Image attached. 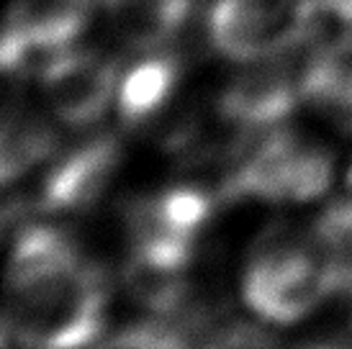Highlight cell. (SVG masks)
<instances>
[{
    "instance_id": "cell-1",
    "label": "cell",
    "mask_w": 352,
    "mask_h": 349,
    "mask_svg": "<svg viewBox=\"0 0 352 349\" xmlns=\"http://www.w3.org/2000/svg\"><path fill=\"white\" fill-rule=\"evenodd\" d=\"M103 275L65 232L26 226L8 262V331L23 349H82L106 321Z\"/></svg>"
},
{
    "instance_id": "cell-2",
    "label": "cell",
    "mask_w": 352,
    "mask_h": 349,
    "mask_svg": "<svg viewBox=\"0 0 352 349\" xmlns=\"http://www.w3.org/2000/svg\"><path fill=\"white\" fill-rule=\"evenodd\" d=\"M247 306L275 324H294L334 293V270L319 234L288 226L265 232L247 260Z\"/></svg>"
},
{
    "instance_id": "cell-3",
    "label": "cell",
    "mask_w": 352,
    "mask_h": 349,
    "mask_svg": "<svg viewBox=\"0 0 352 349\" xmlns=\"http://www.w3.org/2000/svg\"><path fill=\"white\" fill-rule=\"evenodd\" d=\"M306 0H216L208 13L214 47L229 59H267L303 39Z\"/></svg>"
},
{
    "instance_id": "cell-4",
    "label": "cell",
    "mask_w": 352,
    "mask_h": 349,
    "mask_svg": "<svg viewBox=\"0 0 352 349\" xmlns=\"http://www.w3.org/2000/svg\"><path fill=\"white\" fill-rule=\"evenodd\" d=\"M41 82L62 124L90 126L113 98L116 67L90 52H62L41 72Z\"/></svg>"
},
{
    "instance_id": "cell-5",
    "label": "cell",
    "mask_w": 352,
    "mask_h": 349,
    "mask_svg": "<svg viewBox=\"0 0 352 349\" xmlns=\"http://www.w3.org/2000/svg\"><path fill=\"white\" fill-rule=\"evenodd\" d=\"M118 157L113 136H98L72 149L41 180L36 208L44 214H80L90 208L111 183Z\"/></svg>"
},
{
    "instance_id": "cell-6",
    "label": "cell",
    "mask_w": 352,
    "mask_h": 349,
    "mask_svg": "<svg viewBox=\"0 0 352 349\" xmlns=\"http://www.w3.org/2000/svg\"><path fill=\"white\" fill-rule=\"evenodd\" d=\"M298 98H303L301 72L294 75L285 65L273 62L239 75L226 87L219 108L226 124L245 134H265L294 111Z\"/></svg>"
},
{
    "instance_id": "cell-7",
    "label": "cell",
    "mask_w": 352,
    "mask_h": 349,
    "mask_svg": "<svg viewBox=\"0 0 352 349\" xmlns=\"http://www.w3.org/2000/svg\"><path fill=\"white\" fill-rule=\"evenodd\" d=\"M93 0H16L6 34L50 54H62L88 21Z\"/></svg>"
},
{
    "instance_id": "cell-8",
    "label": "cell",
    "mask_w": 352,
    "mask_h": 349,
    "mask_svg": "<svg viewBox=\"0 0 352 349\" xmlns=\"http://www.w3.org/2000/svg\"><path fill=\"white\" fill-rule=\"evenodd\" d=\"M116 31L131 47L165 44L190 13V0H103Z\"/></svg>"
},
{
    "instance_id": "cell-9",
    "label": "cell",
    "mask_w": 352,
    "mask_h": 349,
    "mask_svg": "<svg viewBox=\"0 0 352 349\" xmlns=\"http://www.w3.org/2000/svg\"><path fill=\"white\" fill-rule=\"evenodd\" d=\"M177 82V62L155 57L129 72L118 87V113L126 126H139L167 103Z\"/></svg>"
},
{
    "instance_id": "cell-10",
    "label": "cell",
    "mask_w": 352,
    "mask_h": 349,
    "mask_svg": "<svg viewBox=\"0 0 352 349\" xmlns=\"http://www.w3.org/2000/svg\"><path fill=\"white\" fill-rule=\"evenodd\" d=\"M54 149V134L41 118L26 113L23 108H8L3 124V183L10 185L16 177L44 162Z\"/></svg>"
},
{
    "instance_id": "cell-11",
    "label": "cell",
    "mask_w": 352,
    "mask_h": 349,
    "mask_svg": "<svg viewBox=\"0 0 352 349\" xmlns=\"http://www.w3.org/2000/svg\"><path fill=\"white\" fill-rule=\"evenodd\" d=\"M332 180V157L322 146L301 144L296 152L294 167L285 185V201H314L329 188Z\"/></svg>"
},
{
    "instance_id": "cell-12",
    "label": "cell",
    "mask_w": 352,
    "mask_h": 349,
    "mask_svg": "<svg viewBox=\"0 0 352 349\" xmlns=\"http://www.w3.org/2000/svg\"><path fill=\"white\" fill-rule=\"evenodd\" d=\"M96 349H188L183 331L165 321H147L108 337Z\"/></svg>"
},
{
    "instance_id": "cell-13",
    "label": "cell",
    "mask_w": 352,
    "mask_h": 349,
    "mask_svg": "<svg viewBox=\"0 0 352 349\" xmlns=\"http://www.w3.org/2000/svg\"><path fill=\"white\" fill-rule=\"evenodd\" d=\"M204 349H280L278 341L252 324H234L226 329L216 331L211 339L206 341Z\"/></svg>"
},
{
    "instance_id": "cell-14",
    "label": "cell",
    "mask_w": 352,
    "mask_h": 349,
    "mask_svg": "<svg viewBox=\"0 0 352 349\" xmlns=\"http://www.w3.org/2000/svg\"><path fill=\"white\" fill-rule=\"evenodd\" d=\"M322 218H327V221H340V223L352 221V170L347 172L342 188L337 190V195L332 198V203H329V208H327V214Z\"/></svg>"
},
{
    "instance_id": "cell-15",
    "label": "cell",
    "mask_w": 352,
    "mask_h": 349,
    "mask_svg": "<svg viewBox=\"0 0 352 349\" xmlns=\"http://www.w3.org/2000/svg\"><path fill=\"white\" fill-rule=\"evenodd\" d=\"M301 349H352V339H340V337H332V339L309 341V344H303Z\"/></svg>"
}]
</instances>
